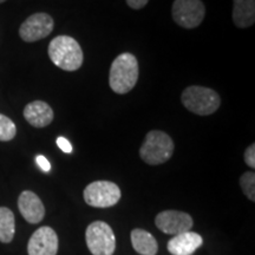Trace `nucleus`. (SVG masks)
<instances>
[{
  "instance_id": "f257e3e1",
  "label": "nucleus",
  "mask_w": 255,
  "mask_h": 255,
  "mask_svg": "<svg viewBox=\"0 0 255 255\" xmlns=\"http://www.w3.org/2000/svg\"><path fill=\"white\" fill-rule=\"evenodd\" d=\"M51 62L64 71H76L83 65L84 55L78 41L70 36H58L49 45Z\"/></svg>"
},
{
  "instance_id": "f03ea898",
  "label": "nucleus",
  "mask_w": 255,
  "mask_h": 255,
  "mask_svg": "<svg viewBox=\"0 0 255 255\" xmlns=\"http://www.w3.org/2000/svg\"><path fill=\"white\" fill-rule=\"evenodd\" d=\"M138 79V62L132 53L126 52L116 57L111 64L109 84L111 90L119 95L131 91Z\"/></svg>"
},
{
  "instance_id": "7ed1b4c3",
  "label": "nucleus",
  "mask_w": 255,
  "mask_h": 255,
  "mask_svg": "<svg viewBox=\"0 0 255 255\" xmlns=\"http://www.w3.org/2000/svg\"><path fill=\"white\" fill-rule=\"evenodd\" d=\"M173 138L161 130H151L146 133L139 148V156L146 164L158 165L165 163L174 154Z\"/></svg>"
},
{
  "instance_id": "20e7f679",
  "label": "nucleus",
  "mask_w": 255,
  "mask_h": 255,
  "mask_svg": "<svg viewBox=\"0 0 255 255\" xmlns=\"http://www.w3.org/2000/svg\"><path fill=\"white\" fill-rule=\"evenodd\" d=\"M181 102L187 110L199 116L214 114L221 105V98L218 92L199 85L188 87L181 95Z\"/></svg>"
},
{
  "instance_id": "39448f33",
  "label": "nucleus",
  "mask_w": 255,
  "mask_h": 255,
  "mask_svg": "<svg viewBox=\"0 0 255 255\" xmlns=\"http://www.w3.org/2000/svg\"><path fill=\"white\" fill-rule=\"evenodd\" d=\"M85 240L92 255H113L116 250L113 228L103 221H95L88 226Z\"/></svg>"
},
{
  "instance_id": "423d86ee",
  "label": "nucleus",
  "mask_w": 255,
  "mask_h": 255,
  "mask_svg": "<svg viewBox=\"0 0 255 255\" xmlns=\"http://www.w3.org/2000/svg\"><path fill=\"white\" fill-rule=\"evenodd\" d=\"M84 201L95 208H109L119 203L122 196L120 187L110 181H95L84 189Z\"/></svg>"
},
{
  "instance_id": "0eeeda50",
  "label": "nucleus",
  "mask_w": 255,
  "mask_h": 255,
  "mask_svg": "<svg viewBox=\"0 0 255 255\" xmlns=\"http://www.w3.org/2000/svg\"><path fill=\"white\" fill-rule=\"evenodd\" d=\"M206 7L201 0H175L171 15L178 26L195 28L205 19Z\"/></svg>"
},
{
  "instance_id": "6e6552de",
  "label": "nucleus",
  "mask_w": 255,
  "mask_h": 255,
  "mask_svg": "<svg viewBox=\"0 0 255 255\" xmlns=\"http://www.w3.org/2000/svg\"><path fill=\"white\" fill-rule=\"evenodd\" d=\"M55 23L50 14L34 13L28 17L19 28V36L26 43L40 40L46 38L53 31Z\"/></svg>"
},
{
  "instance_id": "1a4fd4ad",
  "label": "nucleus",
  "mask_w": 255,
  "mask_h": 255,
  "mask_svg": "<svg viewBox=\"0 0 255 255\" xmlns=\"http://www.w3.org/2000/svg\"><path fill=\"white\" fill-rule=\"evenodd\" d=\"M193 223V219L188 213L178 210H164L155 218L156 227L165 234L170 235H178L190 231Z\"/></svg>"
},
{
  "instance_id": "9d476101",
  "label": "nucleus",
  "mask_w": 255,
  "mask_h": 255,
  "mask_svg": "<svg viewBox=\"0 0 255 255\" xmlns=\"http://www.w3.org/2000/svg\"><path fill=\"white\" fill-rule=\"evenodd\" d=\"M58 235L51 227L44 226L31 235L27 244L28 255H57Z\"/></svg>"
},
{
  "instance_id": "9b49d317",
  "label": "nucleus",
  "mask_w": 255,
  "mask_h": 255,
  "mask_svg": "<svg viewBox=\"0 0 255 255\" xmlns=\"http://www.w3.org/2000/svg\"><path fill=\"white\" fill-rule=\"evenodd\" d=\"M18 208L23 218L28 223H39L45 216V207L33 191L25 190L19 195Z\"/></svg>"
},
{
  "instance_id": "f8f14e48",
  "label": "nucleus",
  "mask_w": 255,
  "mask_h": 255,
  "mask_svg": "<svg viewBox=\"0 0 255 255\" xmlns=\"http://www.w3.org/2000/svg\"><path fill=\"white\" fill-rule=\"evenodd\" d=\"M203 244V239L195 232H184L168 241V251L171 255H193Z\"/></svg>"
},
{
  "instance_id": "ddd939ff",
  "label": "nucleus",
  "mask_w": 255,
  "mask_h": 255,
  "mask_svg": "<svg viewBox=\"0 0 255 255\" xmlns=\"http://www.w3.org/2000/svg\"><path fill=\"white\" fill-rule=\"evenodd\" d=\"M53 110L43 101L31 102L24 109L25 120L34 128L47 127L53 121Z\"/></svg>"
},
{
  "instance_id": "4468645a",
  "label": "nucleus",
  "mask_w": 255,
  "mask_h": 255,
  "mask_svg": "<svg viewBox=\"0 0 255 255\" xmlns=\"http://www.w3.org/2000/svg\"><path fill=\"white\" fill-rule=\"evenodd\" d=\"M233 20L239 28H247L255 21V0H233Z\"/></svg>"
},
{
  "instance_id": "2eb2a0df",
  "label": "nucleus",
  "mask_w": 255,
  "mask_h": 255,
  "mask_svg": "<svg viewBox=\"0 0 255 255\" xmlns=\"http://www.w3.org/2000/svg\"><path fill=\"white\" fill-rule=\"evenodd\" d=\"M133 250L141 255H156L158 251V245L154 235L144 231V229L136 228L130 234Z\"/></svg>"
},
{
  "instance_id": "dca6fc26",
  "label": "nucleus",
  "mask_w": 255,
  "mask_h": 255,
  "mask_svg": "<svg viewBox=\"0 0 255 255\" xmlns=\"http://www.w3.org/2000/svg\"><path fill=\"white\" fill-rule=\"evenodd\" d=\"M15 220L11 209L0 207V242L9 244L14 238Z\"/></svg>"
},
{
  "instance_id": "f3484780",
  "label": "nucleus",
  "mask_w": 255,
  "mask_h": 255,
  "mask_svg": "<svg viewBox=\"0 0 255 255\" xmlns=\"http://www.w3.org/2000/svg\"><path fill=\"white\" fill-rule=\"evenodd\" d=\"M17 133V128L15 124L9 120L7 116L0 114V141L8 142L14 138Z\"/></svg>"
},
{
  "instance_id": "a211bd4d",
  "label": "nucleus",
  "mask_w": 255,
  "mask_h": 255,
  "mask_svg": "<svg viewBox=\"0 0 255 255\" xmlns=\"http://www.w3.org/2000/svg\"><path fill=\"white\" fill-rule=\"evenodd\" d=\"M240 186L245 195L252 202L255 201V174L253 171H246L240 177Z\"/></svg>"
},
{
  "instance_id": "6ab92c4d",
  "label": "nucleus",
  "mask_w": 255,
  "mask_h": 255,
  "mask_svg": "<svg viewBox=\"0 0 255 255\" xmlns=\"http://www.w3.org/2000/svg\"><path fill=\"white\" fill-rule=\"evenodd\" d=\"M244 157H245V162H246L248 167L254 169L255 168V144L254 143L246 149Z\"/></svg>"
},
{
  "instance_id": "aec40b11",
  "label": "nucleus",
  "mask_w": 255,
  "mask_h": 255,
  "mask_svg": "<svg viewBox=\"0 0 255 255\" xmlns=\"http://www.w3.org/2000/svg\"><path fill=\"white\" fill-rule=\"evenodd\" d=\"M57 145H58L60 150L65 152V154H70V152H72L71 143H70L65 137H58V138H57Z\"/></svg>"
},
{
  "instance_id": "412c9836",
  "label": "nucleus",
  "mask_w": 255,
  "mask_h": 255,
  "mask_svg": "<svg viewBox=\"0 0 255 255\" xmlns=\"http://www.w3.org/2000/svg\"><path fill=\"white\" fill-rule=\"evenodd\" d=\"M36 162H37L38 167H39L41 170L44 171V173H49V171L51 170V164H50L49 159H47L45 156L38 155L36 157Z\"/></svg>"
},
{
  "instance_id": "4be33fe9",
  "label": "nucleus",
  "mask_w": 255,
  "mask_h": 255,
  "mask_svg": "<svg viewBox=\"0 0 255 255\" xmlns=\"http://www.w3.org/2000/svg\"><path fill=\"white\" fill-rule=\"evenodd\" d=\"M126 1L129 7L133 9H141L148 4L149 0H126Z\"/></svg>"
},
{
  "instance_id": "5701e85b",
  "label": "nucleus",
  "mask_w": 255,
  "mask_h": 255,
  "mask_svg": "<svg viewBox=\"0 0 255 255\" xmlns=\"http://www.w3.org/2000/svg\"><path fill=\"white\" fill-rule=\"evenodd\" d=\"M4 1H6V0H0V4H1V2H4Z\"/></svg>"
}]
</instances>
